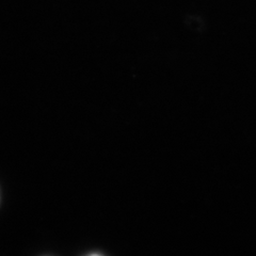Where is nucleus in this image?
Wrapping results in <instances>:
<instances>
[{
	"instance_id": "f257e3e1",
	"label": "nucleus",
	"mask_w": 256,
	"mask_h": 256,
	"mask_svg": "<svg viewBox=\"0 0 256 256\" xmlns=\"http://www.w3.org/2000/svg\"><path fill=\"white\" fill-rule=\"evenodd\" d=\"M88 256H102L100 254H91V255H88Z\"/></svg>"
}]
</instances>
